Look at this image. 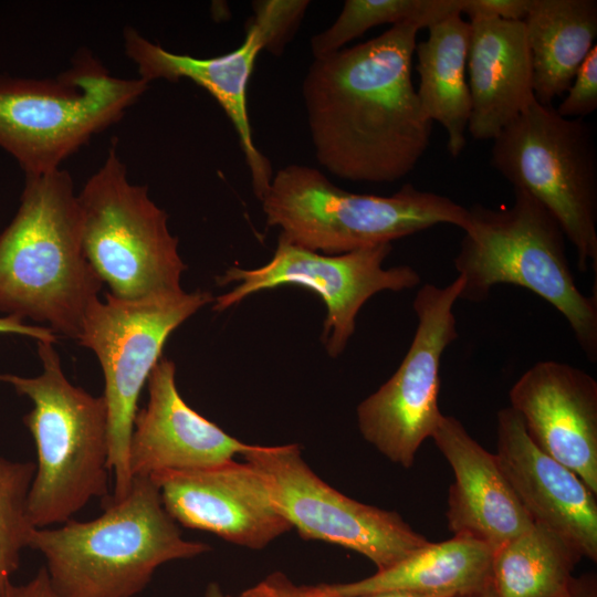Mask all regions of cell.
I'll return each mask as SVG.
<instances>
[{"label":"cell","instance_id":"obj_1","mask_svg":"<svg viewBox=\"0 0 597 597\" xmlns=\"http://www.w3.org/2000/svg\"><path fill=\"white\" fill-rule=\"evenodd\" d=\"M419 30L396 24L310 65L302 84L307 124L315 158L332 175L390 184L425 155L432 122L411 78Z\"/></svg>","mask_w":597,"mask_h":597},{"label":"cell","instance_id":"obj_2","mask_svg":"<svg viewBox=\"0 0 597 597\" xmlns=\"http://www.w3.org/2000/svg\"><path fill=\"white\" fill-rule=\"evenodd\" d=\"M102 284L84 254L70 174L25 175L19 210L0 234V312L77 339Z\"/></svg>","mask_w":597,"mask_h":597},{"label":"cell","instance_id":"obj_3","mask_svg":"<svg viewBox=\"0 0 597 597\" xmlns=\"http://www.w3.org/2000/svg\"><path fill=\"white\" fill-rule=\"evenodd\" d=\"M102 502L104 513L94 520L31 534L28 547L44 556L63 597H135L160 565L210 549L182 537L150 476H134L124 499Z\"/></svg>","mask_w":597,"mask_h":597},{"label":"cell","instance_id":"obj_4","mask_svg":"<svg viewBox=\"0 0 597 597\" xmlns=\"http://www.w3.org/2000/svg\"><path fill=\"white\" fill-rule=\"evenodd\" d=\"M505 208L474 203L453 263L464 279L460 298L485 301L495 285L526 289L567 321L582 352L597 362V292L588 296L575 283L566 235L553 214L534 197L513 189Z\"/></svg>","mask_w":597,"mask_h":597},{"label":"cell","instance_id":"obj_5","mask_svg":"<svg viewBox=\"0 0 597 597\" xmlns=\"http://www.w3.org/2000/svg\"><path fill=\"white\" fill-rule=\"evenodd\" d=\"M43 370L35 377L0 374V381L27 396L23 417L38 463L28 498L36 528L65 523L93 498L108 492V427L103 396H93L65 377L53 343L36 342Z\"/></svg>","mask_w":597,"mask_h":597},{"label":"cell","instance_id":"obj_6","mask_svg":"<svg viewBox=\"0 0 597 597\" xmlns=\"http://www.w3.org/2000/svg\"><path fill=\"white\" fill-rule=\"evenodd\" d=\"M269 227L311 251L338 255L391 243L438 224L464 230L468 208L405 184L391 196L349 192L320 170L290 164L273 174L260 200Z\"/></svg>","mask_w":597,"mask_h":597},{"label":"cell","instance_id":"obj_7","mask_svg":"<svg viewBox=\"0 0 597 597\" xmlns=\"http://www.w3.org/2000/svg\"><path fill=\"white\" fill-rule=\"evenodd\" d=\"M148 84L111 75L84 51L53 78L0 74V148L25 175L57 170L95 134L118 122Z\"/></svg>","mask_w":597,"mask_h":597},{"label":"cell","instance_id":"obj_8","mask_svg":"<svg viewBox=\"0 0 597 597\" xmlns=\"http://www.w3.org/2000/svg\"><path fill=\"white\" fill-rule=\"evenodd\" d=\"M84 254L109 294L139 302L182 292L186 270L168 216L129 182L115 144L77 193Z\"/></svg>","mask_w":597,"mask_h":597},{"label":"cell","instance_id":"obj_9","mask_svg":"<svg viewBox=\"0 0 597 597\" xmlns=\"http://www.w3.org/2000/svg\"><path fill=\"white\" fill-rule=\"evenodd\" d=\"M491 166L557 220L577 266L597 271V151L584 118L561 116L537 101L494 139Z\"/></svg>","mask_w":597,"mask_h":597},{"label":"cell","instance_id":"obj_10","mask_svg":"<svg viewBox=\"0 0 597 597\" xmlns=\"http://www.w3.org/2000/svg\"><path fill=\"white\" fill-rule=\"evenodd\" d=\"M213 301L210 292L200 290L139 302L106 293L104 302L97 298L87 308L77 341L96 355L104 374L113 501L124 499L132 486L128 450L137 404L166 341Z\"/></svg>","mask_w":597,"mask_h":597},{"label":"cell","instance_id":"obj_11","mask_svg":"<svg viewBox=\"0 0 597 597\" xmlns=\"http://www.w3.org/2000/svg\"><path fill=\"white\" fill-rule=\"evenodd\" d=\"M463 287L458 275L446 286L427 283L417 291V327L408 352L394 375L357 407L363 438L405 469L442 417L439 371L444 350L459 337L453 307Z\"/></svg>","mask_w":597,"mask_h":597},{"label":"cell","instance_id":"obj_12","mask_svg":"<svg viewBox=\"0 0 597 597\" xmlns=\"http://www.w3.org/2000/svg\"><path fill=\"white\" fill-rule=\"evenodd\" d=\"M242 457L262 473L276 509L304 540L355 551L377 570L429 544L397 512L355 501L324 482L296 443L253 444Z\"/></svg>","mask_w":597,"mask_h":597},{"label":"cell","instance_id":"obj_13","mask_svg":"<svg viewBox=\"0 0 597 597\" xmlns=\"http://www.w3.org/2000/svg\"><path fill=\"white\" fill-rule=\"evenodd\" d=\"M391 250V243H384L327 255L296 245L280 234L266 264L253 270L231 266L216 279L220 286L239 284L214 297L212 310L222 312L252 293L280 285L311 290L326 306L321 341L335 358L353 336L357 314L366 301L383 291L400 292L420 283L419 273L410 265L383 266Z\"/></svg>","mask_w":597,"mask_h":597},{"label":"cell","instance_id":"obj_14","mask_svg":"<svg viewBox=\"0 0 597 597\" xmlns=\"http://www.w3.org/2000/svg\"><path fill=\"white\" fill-rule=\"evenodd\" d=\"M310 6L306 0L254 1L245 36L234 50L213 57H195L161 48L128 28L124 32L125 52L135 63L139 77L177 82L188 78L211 94L231 121L238 135L252 189L261 200L266 193L273 169L256 148L247 102V88L256 56L262 50L279 56L297 30Z\"/></svg>","mask_w":597,"mask_h":597},{"label":"cell","instance_id":"obj_15","mask_svg":"<svg viewBox=\"0 0 597 597\" xmlns=\"http://www.w3.org/2000/svg\"><path fill=\"white\" fill-rule=\"evenodd\" d=\"M176 523L261 549L292 530L279 512L262 473L248 461L166 470L150 475Z\"/></svg>","mask_w":597,"mask_h":597},{"label":"cell","instance_id":"obj_16","mask_svg":"<svg viewBox=\"0 0 597 597\" xmlns=\"http://www.w3.org/2000/svg\"><path fill=\"white\" fill-rule=\"evenodd\" d=\"M509 398L534 443L597 495L596 379L567 363L540 360L513 384Z\"/></svg>","mask_w":597,"mask_h":597},{"label":"cell","instance_id":"obj_17","mask_svg":"<svg viewBox=\"0 0 597 597\" xmlns=\"http://www.w3.org/2000/svg\"><path fill=\"white\" fill-rule=\"evenodd\" d=\"M499 464L534 523L569 541L597 561V501L572 470L540 449L511 407L496 415Z\"/></svg>","mask_w":597,"mask_h":597},{"label":"cell","instance_id":"obj_18","mask_svg":"<svg viewBox=\"0 0 597 597\" xmlns=\"http://www.w3.org/2000/svg\"><path fill=\"white\" fill-rule=\"evenodd\" d=\"M147 386L149 400L135 416L129 442L132 478L210 467L252 448L187 405L178 391L176 366L170 359L161 356Z\"/></svg>","mask_w":597,"mask_h":597},{"label":"cell","instance_id":"obj_19","mask_svg":"<svg viewBox=\"0 0 597 597\" xmlns=\"http://www.w3.org/2000/svg\"><path fill=\"white\" fill-rule=\"evenodd\" d=\"M431 438L454 474L449 488L448 527L494 551L534 524L507 479L496 454L486 451L460 420L442 415Z\"/></svg>","mask_w":597,"mask_h":597},{"label":"cell","instance_id":"obj_20","mask_svg":"<svg viewBox=\"0 0 597 597\" xmlns=\"http://www.w3.org/2000/svg\"><path fill=\"white\" fill-rule=\"evenodd\" d=\"M468 84L475 140H493L536 98L533 66L523 21L469 20Z\"/></svg>","mask_w":597,"mask_h":597},{"label":"cell","instance_id":"obj_21","mask_svg":"<svg viewBox=\"0 0 597 597\" xmlns=\"http://www.w3.org/2000/svg\"><path fill=\"white\" fill-rule=\"evenodd\" d=\"M495 551L467 536L431 543L394 566L352 583L318 584L327 595L362 596L410 593L430 597H455L482 593L492 585Z\"/></svg>","mask_w":597,"mask_h":597},{"label":"cell","instance_id":"obj_22","mask_svg":"<svg viewBox=\"0 0 597 597\" xmlns=\"http://www.w3.org/2000/svg\"><path fill=\"white\" fill-rule=\"evenodd\" d=\"M533 66V88L542 105L568 90L597 36L596 0H530L523 20Z\"/></svg>","mask_w":597,"mask_h":597},{"label":"cell","instance_id":"obj_23","mask_svg":"<svg viewBox=\"0 0 597 597\" xmlns=\"http://www.w3.org/2000/svg\"><path fill=\"white\" fill-rule=\"evenodd\" d=\"M470 23L450 15L428 28V38L415 49L419 75L417 96L423 114L447 132V148L458 157L465 147L471 115L467 80Z\"/></svg>","mask_w":597,"mask_h":597},{"label":"cell","instance_id":"obj_24","mask_svg":"<svg viewBox=\"0 0 597 597\" xmlns=\"http://www.w3.org/2000/svg\"><path fill=\"white\" fill-rule=\"evenodd\" d=\"M580 552L545 525L532 527L495 551L492 585L496 597H566Z\"/></svg>","mask_w":597,"mask_h":597},{"label":"cell","instance_id":"obj_25","mask_svg":"<svg viewBox=\"0 0 597 597\" xmlns=\"http://www.w3.org/2000/svg\"><path fill=\"white\" fill-rule=\"evenodd\" d=\"M463 0H346L334 23L311 39L315 57L334 53L371 28L413 23L419 29L462 14Z\"/></svg>","mask_w":597,"mask_h":597},{"label":"cell","instance_id":"obj_26","mask_svg":"<svg viewBox=\"0 0 597 597\" xmlns=\"http://www.w3.org/2000/svg\"><path fill=\"white\" fill-rule=\"evenodd\" d=\"M33 462L0 458V597H4L21 552L36 528L28 513V498L35 474Z\"/></svg>","mask_w":597,"mask_h":597},{"label":"cell","instance_id":"obj_27","mask_svg":"<svg viewBox=\"0 0 597 597\" xmlns=\"http://www.w3.org/2000/svg\"><path fill=\"white\" fill-rule=\"evenodd\" d=\"M556 112L566 118H584L597 108V45L579 65Z\"/></svg>","mask_w":597,"mask_h":597},{"label":"cell","instance_id":"obj_28","mask_svg":"<svg viewBox=\"0 0 597 597\" xmlns=\"http://www.w3.org/2000/svg\"><path fill=\"white\" fill-rule=\"evenodd\" d=\"M530 0H463L462 13L469 20L476 18H499L511 21H523L526 17Z\"/></svg>","mask_w":597,"mask_h":597},{"label":"cell","instance_id":"obj_29","mask_svg":"<svg viewBox=\"0 0 597 597\" xmlns=\"http://www.w3.org/2000/svg\"><path fill=\"white\" fill-rule=\"evenodd\" d=\"M4 597H63L52 586L45 566L39 568L35 576L25 584H9Z\"/></svg>","mask_w":597,"mask_h":597},{"label":"cell","instance_id":"obj_30","mask_svg":"<svg viewBox=\"0 0 597 597\" xmlns=\"http://www.w3.org/2000/svg\"><path fill=\"white\" fill-rule=\"evenodd\" d=\"M0 334H18L34 338L36 342L55 343V333L48 327L29 325L24 320L13 316H0Z\"/></svg>","mask_w":597,"mask_h":597},{"label":"cell","instance_id":"obj_31","mask_svg":"<svg viewBox=\"0 0 597 597\" xmlns=\"http://www.w3.org/2000/svg\"><path fill=\"white\" fill-rule=\"evenodd\" d=\"M566 597H597L595 577L588 575L575 578L573 589Z\"/></svg>","mask_w":597,"mask_h":597},{"label":"cell","instance_id":"obj_32","mask_svg":"<svg viewBox=\"0 0 597 597\" xmlns=\"http://www.w3.org/2000/svg\"><path fill=\"white\" fill-rule=\"evenodd\" d=\"M217 583H210L206 589L205 597H226Z\"/></svg>","mask_w":597,"mask_h":597}]
</instances>
